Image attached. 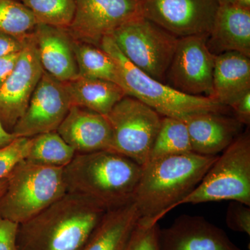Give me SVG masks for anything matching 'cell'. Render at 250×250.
Wrapping results in <instances>:
<instances>
[{
    "label": "cell",
    "instance_id": "1",
    "mask_svg": "<svg viewBox=\"0 0 250 250\" xmlns=\"http://www.w3.org/2000/svg\"><path fill=\"white\" fill-rule=\"evenodd\" d=\"M108 210L93 199L67 192L18 225L16 250H82Z\"/></svg>",
    "mask_w": 250,
    "mask_h": 250
},
{
    "label": "cell",
    "instance_id": "2",
    "mask_svg": "<svg viewBox=\"0 0 250 250\" xmlns=\"http://www.w3.org/2000/svg\"><path fill=\"white\" fill-rule=\"evenodd\" d=\"M218 156L190 152L148 161L142 166L133 200L139 220L158 223L166 213L182 205Z\"/></svg>",
    "mask_w": 250,
    "mask_h": 250
},
{
    "label": "cell",
    "instance_id": "3",
    "mask_svg": "<svg viewBox=\"0 0 250 250\" xmlns=\"http://www.w3.org/2000/svg\"><path fill=\"white\" fill-rule=\"evenodd\" d=\"M142 166L111 150L76 154L62 168L67 192L99 202L108 209L132 202Z\"/></svg>",
    "mask_w": 250,
    "mask_h": 250
},
{
    "label": "cell",
    "instance_id": "4",
    "mask_svg": "<svg viewBox=\"0 0 250 250\" xmlns=\"http://www.w3.org/2000/svg\"><path fill=\"white\" fill-rule=\"evenodd\" d=\"M99 47L107 52L116 62L121 80L120 85L126 95L146 104L163 117L184 121L194 113L207 111L225 113L228 108L209 97L181 93L149 76L123 55L111 36L104 37Z\"/></svg>",
    "mask_w": 250,
    "mask_h": 250
},
{
    "label": "cell",
    "instance_id": "5",
    "mask_svg": "<svg viewBox=\"0 0 250 250\" xmlns=\"http://www.w3.org/2000/svg\"><path fill=\"white\" fill-rule=\"evenodd\" d=\"M0 197V217L20 225L34 218L67 193L62 168L24 159L6 177Z\"/></svg>",
    "mask_w": 250,
    "mask_h": 250
},
{
    "label": "cell",
    "instance_id": "6",
    "mask_svg": "<svg viewBox=\"0 0 250 250\" xmlns=\"http://www.w3.org/2000/svg\"><path fill=\"white\" fill-rule=\"evenodd\" d=\"M225 200L250 207V134L242 132L210 166L196 188L182 202L205 203Z\"/></svg>",
    "mask_w": 250,
    "mask_h": 250
},
{
    "label": "cell",
    "instance_id": "7",
    "mask_svg": "<svg viewBox=\"0 0 250 250\" xmlns=\"http://www.w3.org/2000/svg\"><path fill=\"white\" fill-rule=\"evenodd\" d=\"M109 36L133 65L164 83L179 38L142 16L125 23Z\"/></svg>",
    "mask_w": 250,
    "mask_h": 250
},
{
    "label": "cell",
    "instance_id": "8",
    "mask_svg": "<svg viewBox=\"0 0 250 250\" xmlns=\"http://www.w3.org/2000/svg\"><path fill=\"white\" fill-rule=\"evenodd\" d=\"M112 131L111 151L143 166L149 159L162 117L146 104L126 95L106 116Z\"/></svg>",
    "mask_w": 250,
    "mask_h": 250
},
{
    "label": "cell",
    "instance_id": "9",
    "mask_svg": "<svg viewBox=\"0 0 250 250\" xmlns=\"http://www.w3.org/2000/svg\"><path fill=\"white\" fill-rule=\"evenodd\" d=\"M219 7L216 0H141L143 17L177 38H208Z\"/></svg>",
    "mask_w": 250,
    "mask_h": 250
},
{
    "label": "cell",
    "instance_id": "10",
    "mask_svg": "<svg viewBox=\"0 0 250 250\" xmlns=\"http://www.w3.org/2000/svg\"><path fill=\"white\" fill-rule=\"evenodd\" d=\"M207 41L205 36L179 38L166 74L174 89L193 96H210L215 55Z\"/></svg>",
    "mask_w": 250,
    "mask_h": 250
},
{
    "label": "cell",
    "instance_id": "11",
    "mask_svg": "<svg viewBox=\"0 0 250 250\" xmlns=\"http://www.w3.org/2000/svg\"><path fill=\"white\" fill-rule=\"evenodd\" d=\"M71 106L66 82H60L44 71L27 109L11 134L16 138H32L56 131Z\"/></svg>",
    "mask_w": 250,
    "mask_h": 250
},
{
    "label": "cell",
    "instance_id": "12",
    "mask_svg": "<svg viewBox=\"0 0 250 250\" xmlns=\"http://www.w3.org/2000/svg\"><path fill=\"white\" fill-rule=\"evenodd\" d=\"M44 71L31 32L14 70L0 88V123L9 133L27 109Z\"/></svg>",
    "mask_w": 250,
    "mask_h": 250
},
{
    "label": "cell",
    "instance_id": "13",
    "mask_svg": "<svg viewBox=\"0 0 250 250\" xmlns=\"http://www.w3.org/2000/svg\"><path fill=\"white\" fill-rule=\"evenodd\" d=\"M141 0H75L76 9L68 30L74 39L100 44L118 27L141 16Z\"/></svg>",
    "mask_w": 250,
    "mask_h": 250
},
{
    "label": "cell",
    "instance_id": "14",
    "mask_svg": "<svg viewBox=\"0 0 250 250\" xmlns=\"http://www.w3.org/2000/svg\"><path fill=\"white\" fill-rule=\"evenodd\" d=\"M161 250H242L221 228L202 216L182 215L160 228Z\"/></svg>",
    "mask_w": 250,
    "mask_h": 250
},
{
    "label": "cell",
    "instance_id": "15",
    "mask_svg": "<svg viewBox=\"0 0 250 250\" xmlns=\"http://www.w3.org/2000/svg\"><path fill=\"white\" fill-rule=\"evenodd\" d=\"M31 33L46 72L62 82L79 77L74 50L75 39L68 29L37 24Z\"/></svg>",
    "mask_w": 250,
    "mask_h": 250
},
{
    "label": "cell",
    "instance_id": "16",
    "mask_svg": "<svg viewBox=\"0 0 250 250\" xmlns=\"http://www.w3.org/2000/svg\"><path fill=\"white\" fill-rule=\"evenodd\" d=\"M57 132L76 154L111 150L112 131L106 116L72 106Z\"/></svg>",
    "mask_w": 250,
    "mask_h": 250
},
{
    "label": "cell",
    "instance_id": "17",
    "mask_svg": "<svg viewBox=\"0 0 250 250\" xmlns=\"http://www.w3.org/2000/svg\"><path fill=\"white\" fill-rule=\"evenodd\" d=\"M187 125L192 152L203 156H218L241 134L243 125L220 112H201L188 116Z\"/></svg>",
    "mask_w": 250,
    "mask_h": 250
},
{
    "label": "cell",
    "instance_id": "18",
    "mask_svg": "<svg viewBox=\"0 0 250 250\" xmlns=\"http://www.w3.org/2000/svg\"><path fill=\"white\" fill-rule=\"evenodd\" d=\"M207 44L215 56L235 52L250 57V9L219 5Z\"/></svg>",
    "mask_w": 250,
    "mask_h": 250
},
{
    "label": "cell",
    "instance_id": "19",
    "mask_svg": "<svg viewBox=\"0 0 250 250\" xmlns=\"http://www.w3.org/2000/svg\"><path fill=\"white\" fill-rule=\"evenodd\" d=\"M250 57L229 52L215 56L209 98L222 106H231L250 91Z\"/></svg>",
    "mask_w": 250,
    "mask_h": 250
},
{
    "label": "cell",
    "instance_id": "20",
    "mask_svg": "<svg viewBox=\"0 0 250 250\" xmlns=\"http://www.w3.org/2000/svg\"><path fill=\"white\" fill-rule=\"evenodd\" d=\"M139 220L134 202L108 209L82 250H125Z\"/></svg>",
    "mask_w": 250,
    "mask_h": 250
},
{
    "label": "cell",
    "instance_id": "21",
    "mask_svg": "<svg viewBox=\"0 0 250 250\" xmlns=\"http://www.w3.org/2000/svg\"><path fill=\"white\" fill-rule=\"evenodd\" d=\"M72 106H80L106 116L126 96L121 85L109 81L79 76L66 82Z\"/></svg>",
    "mask_w": 250,
    "mask_h": 250
},
{
    "label": "cell",
    "instance_id": "22",
    "mask_svg": "<svg viewBox=\"0 0 250 250\" xmlns=\"http://www.w3.org/2000/svg\"><path fill=\"white\" fill-rule=\"evenodd\" d=\"M74 50L79 76L109 81L120 85L118 67L107 52L93 44L80 42L76 39Z\"/></svg>",
    "mask_w": 250,
    "mask_h": 250
},
{
    "label": "cell",
    "instance_id": "23",
    "mask_svg": "<svg viewBox=\"0 0 250 250\" xmlns=\"http://www.w3.org/2000/svg\"><path fill=\"white\" fill-rule=\"evenodd\" d=\"M76 152L56 131L31 138L27 160L49 167L63 168L71 162Z\"/></svg>",
    "mask_w": 250,
    "mask_h": 250
},
{
    "label": "cell",
    "instance_id": "24",
    "mask_svg": "<svg viewBox=\"0 0 250 250\" xmlns=\"http://www.w3.org/2000/svg\"><path fill=\"white\" fill-rule=\"evenodd\" d=\"M190 152L191 144L186 123L177 118L163 117L149 160Z\"/></svg>",
    "mask_w": 250,
    "mask_h": 250
},
{
    "label": "cell",
    "instance_id": "25",
    "mask_svg": "<svg viewBox=\"0 0 250 250\" xmlns=\"http://www.w3.org/2000/svg\"><path fill=\"white\" fill-rule=\"evenodd\" d=\"M38 24L68 29L75 16V0H21Z\"/></svg>",
    "mask_w": 250,
    "mask_h": 250
},
{
    "label": "cell",
    "instance_id": "26",
    "mask_svg": "<svg viewBox=\"0 0 250 250\" xmlns=\"http://www.w3.org/2000/svg\"><path fill=\"white\" fill-rule=\"evenodd\" d=\"M38 24L27 6L18 0H0V31L23 39Z\"/></svg>",
    "mask_w": 250,
    "mask_h": 250
},
{
    "label": "cell",
    "instance_id": "27",
    "mask_svg": "<svg viewBox=\"0 0 250 250\" xmlns=\"http://www.w3.org/2000/svg\"><path fill=\"white\" fill-rule=\"evenodd\" d=\"M31 138L18 137L0 147V180L6 178L18 163L27 159Z\"/></svg>",
    "mask_w": 250,
    "mask_h": 250
},
{
    "label": "cell",
    "instance_id": "28",
    "mask_svg": "<svg viewBox=\"0 0 250 250\" xmlns=\"http://www.w3.org/2000/svg\"><path fill=\"white\" fill-rule=\"evenodd\" d=\"M159 223H146L139 220L125 250H161Z\"/></svg>",
    "mask_w": 250,
    "mask_h": 250
},
{
    "label": "cell",
    "instance_id": "29",
    "mask_svg": "<svg viewBox=\"0 0 250 250\" xmlns=\"http://www.w3.org/2000/svg\"><path fill=\"white\" fill-rule=\"evenodd\" d=\"M227 226L232 231L250 235V207L237 201H231L225 217Z\"/></svg>",
    "mask_w": 250,
    "mask_h": 250
},
{
    "label": "cell",
    "instance_id": "30",
    "mask_svg": "<svg viewBox=\"0 0 250 250\" xmlns=\"http://www.w3.org/2000/svg\"><path fill=\"white\" fill-rule=\"evenodd\" d=\"M18 225L0 217V250H16Z\"/></svg>",
    "mask_w": 250,
    "mask_h": 250
},
{
    "label": "cell",
    "instance_id": "31",
    "mask_svg": "<svg viewBox=\"0 0 250 250\" xmlns=\"http://www.w3.org/2000/svg\"><path fill=\"white\" fill-rule=\"evenodd\" d=\"M234 113V118L243 125L250 124V91L245 94L229 106Z\"/></svg>",
    "mask_w": 250,
    "mask_h": 250
},
{
    "label": "cell",
    "instance_id": "32",
    "mask_svg": "<svg viewBox=\"0 0 250 250\" xmlns=\"http://www.w3.org/2000/svg\"><path fill=\"white\" fill-rule=\"evenodd\" d=\"M26 36L20 39L0 31V57L21 52L24 47Z\"/></svg>",
    "mask_w": 250,
    "mask_h": 250
},
{
    "label": "cell",
    "instance_id": "33",
    "mask_svg": "<svg viewBox=\"0 0 250 250\" xmlns=\"http://www.w3.org/2000/svg\"><path fill=\"white\" fill-rule=\"evenodd\" d=\"M20 52L0 57V88L14 70Z\"/></svg>",
    "mask_w": 250,
    "mask_h": 250
},
{
    "label": "cell",
    "instance_id": "34",
    "mask_svg": "<svg viewBox=\"0 0 250 250\" xmlns=\"http://www.w3.org/2000/svg\"><path fill=\"white\" fill-rule=\"evenodd\" d=\"M16 138L14 134L6 131L1 123H0V147H2V146L12 142Z\"/></svg>",
    "mask_w": 250,
    "mask_h": 250
},
{
    "label": "cell",
    "instance_id": "35",
    "mask_svg": "<svg viewBox=\"0 0 250 250\" xmlns=\"http://www.w3.org/2000/svg\"><path fill=\"white\" fill-rule=\"evenodd\" d=\"M233 4L244 9H250V0H233Z\"/></svg>",
    "mask_w": 250,
    "mask_h": 250
},
{
    "label": "cell",
    "instance_id": "36",
    "mask_svg": "<svg viewBox=\"0 0 250 250\" xmlns=\"http://www.w3.org/2000/svg\"><path fill=\"white\" fill-rule=\"evenodd\" d=\"M6 184H7L6 178L0 180V197H1V195H3V193H4L5 191V189H6Z\"/></svg>",
    "mask_w": 250,
    "mask_h": 250
},
{
    "label": "cell",
    "instance_id": "37",
    "mask_svg": "<svg viewBox=\"0 0 250 250\" xmlns=\"http://www.w3.org/2000/svg\"><path fill=\"white\" fill-rule=\"evenodd\" d=\"M219 5L233 4V0H216Z\"/></svg>",
    "mask_w": 250,
    "mask_h": 250
},
{
    "label": "cell",
    "instance_id": "38",
    "mask_svg": "<svg viewBox=\"0 0 250 250\" xmlns=\"http://www.w3.org/2000/svg\"><path fill=\"white\" fill-rule=\"evenodd\" d=\"M18 1H21V0H18Z\"/></svg>",
    "mask_w": 250,
    "mask_h": 250
}]
</instances>
